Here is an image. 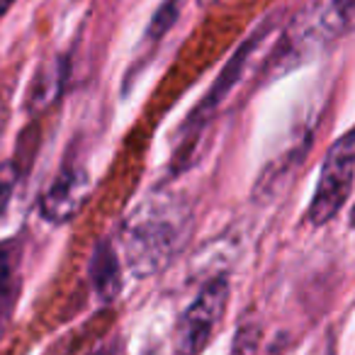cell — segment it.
Listing matches in <instances>:
<instances>
[{
	"mask_svg": "<svg viewBox=\"0 0 355 355\" xmlns=\"http://www.w3.org/2000/svg\"><path fill=\"white\" fill-rule=\"evenodd\" d=\"M193 232V209L180 195L153 193L122 219L119 246L134 277H153L183 251Z\"/></svg>",
	"mask_w": 355,
	"mask_h": 355,
	"instance_id": "6da1fadb",
	"label": "cell"
},
{
	"mask_svg": "<svg viewBox=\"0 0 355 355\" xmlns=\"http://www.w3.org/2000/svg\"><path fill=\"white\" fill-rule=\"evenodd\" d=\"M355 185V127L340 134L329 146L321 163L319 180L306 207V222L311 227H326L345 207Z\"/></svg>",
	"mask_w": 355,
	"mask_h": 355,
	"instance_id": "7a4b0ae2",
	"label": "cell"
},
{
	"mask_svg": "<svg viewBox=\"0 0 355 355\" xmlns=\"http://www.w3.org/2000/svg\"><path fill=\"white\" fill-rule=\"evenodd\" d=\"M232 297V285L227 275H214L202 285L193 302L178 316L173 348L175 355H200L217 334L224 321Z\"/></svg>",
	"mask_w": 355,
	"mask_h": 355,
	"instance_id": "3957f363",
	"label": "cell"
},
{
	"mask_svg": "<svg viewBox=\"0 0 355 355\" xmlns=\"http://www.w3.org/2000/svg\"><path fill=\"white\" fill-rule=\"evenodd\" d=\"M270 35V25H263L258 27L256 32H253L251 37H248L246 42H243L241 46L236 49V54L232 56V59L227 61V66H224V71L217 76V80H214V85L207 90V95L202 98V103L198 105V107L190 112L188 117V124H185L183 132L190 134L188 139H183V146H188L190 141H195V139L202 134V129L207 127L209 122H212L214 117V110L219 107V105L227 100V95L234 90V85L241 80V73L246 71L248 66V59L253 56V51L261 46V42L266 40V37Z\"/></svg>",
	"mask_w": 355,
	"mask_h": 355,
	"instance_id": "277c9868",
	"label": "cell"
},
{
	"mask_svg": "<svg viewBox=\"0 0 355 355\" xmlns=\"http://www.w3.org/2000/svg\"><path fill=\"white\" fill-rule=\"evenodd\" d=\"M90 173L80 163H64L40 198V214L54 227L73 222L90 198Z\"/></svg>",
	"mask_w": 355,
	"mask_h": 355,
	"instance_id": "5b68a950",
	"label": "cell"
},
{
	"mask_svg": "<svg viewBox=\"0 0 355 355\" xmlns=\"http://www.w3.org/2000/svg\"><path fill=\"white\" fill-rule=\"evenodd\" d=\"M90 282L100 302L110 304L122 292V258L110 239H100L88 263Z\"/></svg>",
	"mask_w": 355,
	"mask_h": 355,
	"instance_id": "8992f818",
	"label": "cell"
},
{
	"mask_svg": "<svg viewBox=\"0 0 355 355\" xmlns=\"http://www.w3.org/2000/svg\"><path fill=\"white\" fill-rule=\"evenodd\" d=\"M20 297V248L15 239L0 241V321L10 316Z\"/></svg>",
	"mask_w": 355,
	"mask_h": 355,
	"instance_id": "52a82bcc",
	"label": "cell"
},
{
	"mask_svg": "<svg viewBox=\"0 0 355 355\" xmlns=\"http://www.w3.org/2000/svg\"><path fill=\"white\" fill-rule=\"evenodd\" d=\"M66 83V61L54 59L49 64H44L37 71L35 80L30 85V93H27V107L32 112H40V110L49 107L56 98L61 95V88Z\"/></svg>",
	"mask_w": 355,
	"mask_h": 355,
	"instance_id": "ba28073f",
	"label": "cell"
},
{
	"mask_svg": "<svg viewBox=\"0 0 355 355\" xmlns=\"http://www.w3.org/2000/svg\"><path fill=\"white\" fill-rule=\"evenodd\" d=\"M178 15H180V3H178V0H163L161 8H158L151 17V25H148V32H146V42L156 44L158 40H163V37L171 32V27L175 25Z\"/></svg>",
	"mask_w": 355,
	"mask_h": 355,
	"instance_id": "9c48e42d",
	"label": "cell"
},
{
	"mask_svg": "<svg viewBox=\"0 0 355 355\" xmlns=\"http://www.w3.org/2000/svg\"><path fill=\"white\" fill-rule=\"evenodd\" d=\"M258 348H261V326L246 321L243 326H239L229 355H258Z\"/></svg>",
	"mask_w": 355,
	"mask_h": 355,
	"instance_id": "30bf717a",
	"label": "cell"
},
{
	"mask_svg": "<svg viewBox=\"0 0 355 355\" xmlns=\"http://www.w3.org/2000/svg\"><path fill=\"white\" fill-rule=\"evenodd\" d=\"M17 180H20V171H17L15 161L0 163V217H6L8 207H10Z\"/></svg>",
	"mask_w": 355,
	"mask_h": 355,
	"instance_id": "8fae6325",
	"label": "cell"
},
{
	"mask_svg": "<svg viewBox=\"0 0 355 355\" xmlns=\"http://www.w3.org/2000/svg\"><path fill=\"white\" fill-rule=\"evenodd\" d=\"M200 3H202V0H200ZM205 3H219V0H205Z\"/></svg>",
	"mask_w": 355,
	"mask_h": 355,
	"instance_id": "7c38bea8",
	"label": "cell"
},
{
	"mask_svg": "<svg viewBox=\"0 0 355 355\" xmlns=\"http://www.w3.org/2000/svg\"><path fill=\"white\" fill-rule=\"evenodd\" d=\"M146 355H158V353H153V350H151V353H146Z\"/></svg>",
	"mask_w": 355,
	"mask_h": 355,
	"instance_id": "4fadbf2b",
	"label": "cell"
},
{
	"mask_svg": "<svg viewBox=\"0 0 355 355\" xmlns=\"http://www.w3.org/2000/svg\"><path fill=\"white\" fill-rule=\"evenodd\" d=\"M353 222H355V212H353Z\"/></svg>",
	"mask_w": 355,
	"mask_h": 355,
	"instance_id": "5bb4252c",
	"label": "cell"
}]
</instances>
